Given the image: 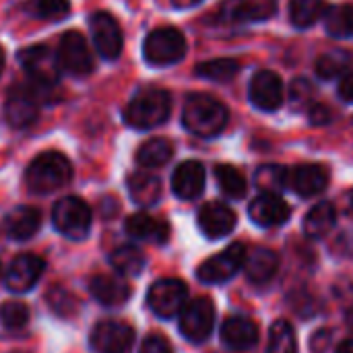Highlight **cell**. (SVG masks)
<instances>
[{
    "instance_id": "6da1fadb",
    "label": "cell",
    "mask_w": 353,
    "mask_h": 353,
    "mask_svg": "<svg viewBox=\"0 0 353 353\" xmlns=\"http://www.w3.org/2000/svg\"><path fill=\"white\" fill-rule=\"evenodd\" d=\"M230 112L228 108L215 99L213 95L207 93H190L184 101L182 110V124L188 132L203 137V139H213L223 132L228 126Z\"/></svg>"
},
{
    "instance_id": "7a4b0ae2",
    "label": "cell",
    "mask_w": 353,
    "mask_h": 353,
    "mask_svg": "<svg viewBox=\"0 0 353 353\" xmlns=\"http://www.w3.org/2000/svg\"><path fill=\"white\" fill-rule=\"evenodd\" d=\"M72 178V165L60 151L39 153L25 170V184L33 194H50L66 186Z\"/></svg>"
},
{
    "instance_id": "3957f363",
    "label": "cell",
    "mask_w": 353,
    "mask_h": 353,
    "mask_svg": "<svg viewBox=\"0 0 353 353\" xmlns=\"http://www.w3.org/2000/svg\"><path fill=\"white\" fill-rule=\"evenodd\" d=\"M172 112V97L165 89L149 87L139 91L124 110V120L137 130H151L161 126Z\"/></svg>"
},
{
    "instance_id": "277c9868",
    "label": "cell",
    "mask_w": 353,
    "mask_h": 353,
    "mask_svg": "<svg viewBox=\"0 0 353 353\" xmlns=\"http://www.w3.org/2000/svg\"><path fill=\"white\" fill-rule=\"evenodd\" d=\"M91 209L79 196H64L52 209V223L54 228L68 240L81 242L89 236L91 230Z\"/></svg>"
},
{
    "instance_id": "5b68a950",
    "label": "cell",
    "mask_w": 353,
    "mask_h": 353,
    "mask_svg": "<svg viewBox=\"0 0 353 353\" xmlns=\"http://www.w3.org/2000/svg\"><path fill=\"white\" fill-rule=\"evenodd\" d=\"M143 56L151 66H172L186 56V39L176 27H157L145 37Z\"/></svg>"
},
{
    "instance_id": "8992f818",
    "label": "cell",
    "mask_w": 353,
    "mask_h": 353,
    "mask_svg": "<svg viewBox=\"0 0 353 353\" xmlns=\"http://www.w3.org/2000/svg\"><path fill=\"white\" fill-rule=\"evenodd\" d=\"M19 62L35 87L48 89V87L58 85L62 68H60L58 56L52 48H48L43 43L29 46L19 52Z\"/></svg>"
},
{
    "instance_id": "52a82bcc",
    "label": "cell",
    "mask_w": 353,
    "mask_h": 353,
    "mask_svg": "<svg viewBox=\"0 0 353 353\" xmlns=\"http://www.w3.org/2000/svg\"><path fill=\"white\" fill-rule=\"evenodd\" d=\"M246 254H248L246 246L240 242H234L225 250H221L219 254H213L211 259H207L199 267L196 275L203 283H209V285L225 283L232 277H236L240 269H244Z\"/></svg>"
},
{
    "instance_id": "ba28073f",
    "label": "cell",
    "mask_w": 353,
    "mask_h": 353,
    "mask_svg": "<svg viewBox=\"0 0 353 353\" xmlns=\"http://www.w3.org/2000/svg\"><path fill=\"white\" fill-rule=\"evenodd\" d=\"M215 327V306L209 298H194L186 302L180 312V333L192 341L203 343Z\"/></svg>"
},
{
    "instance_id": "9c48e42d",
    "label": "cell",
    "mask_w": 353,
    "mask_h": 353,
    "mask_svg": "<svg viewBox=\"0 0 353 353\" xmlns=\"http://www.w3.org/2000/svg\"><path fill=\"white\" fill-rule=\"evenodd\" d=\"M56 56L60 68L72 77H87L95 68V60L89 50V43L79 31H68L62 35Z\"/></svg>"
},
{
    "instance_id": "30bf717a",
    "label": "cell",
    "mask_w": 353,
    "mask_h": 353,
    "mask_svg": "<svg viewBox=\"0 0 353 353\" xmlns=\"http://www.w3.org/2000/svg\"><path fill=\"white\" fill-rule=\"evenodd\" d=\"M188 300L186 283L180 279H159L147 294V306L159 319H174L182 312Z\"/></svg>"
},
{
    "instance_id": "8fae6325",
    "label": "cell",
    "mask_w": 353,
    "mask_h": 353,
    "mask_svg": "<svg viewBox=\"0 0 353 353\" xmlns=\"http://www.w3.org/2000/svg\"><path fill=\"white\" fill-rule=\"evenodd\" d=\"M95 353H128L134 345V329L122 321H101L89 337Z\"/></svg>"
},
{
    "instance_id": "7c38bea8",
    "label": "cell",
    "mask_w": 353,
    "mask_h": 353,
    "mask_svg": "<svg viewBox=\"0 0 353 353\" xmlns=\"http://www.w3.org/2000/svg\"><path fill=\"white\" fill-rule=\"evenodd\" d=\"M89 27H91V37H93L97 54L105 60H116L122 54V46H124V37H122V29L118 21L110 12L99 10L91 14Z\"/></svg>"
},
{
    "instance_id": "4fadbf2b",
    "label": "cell",
    "mask_w": 353,
    "mask_h": 353,
    "mask_svg": "<svg viewBox=\"0 0 353 353\" xmlns=\"http://www.w3.org/2000/svg\"><path fill=\"white\" fill-rule=\"evenodd\" d=\"M4 116L12 128H29L39 116V99L31 87H12L4 101Z\"/></svg>"
},
{
    "instance_id": "5bb4252c",
    "label": "cell",
    "mask_w": 353,
    "mask_h": 353,
    "mask_svg": "<svg viewBox=\"0 0 353 353\" xmlns=\"http://www.w3.org/2000/svg\"><path fill=\"white\" fill-rule=\"evenodd\" d=\"M277 12V0H225L219 8L225 23H261Z\"/></svg>"
},
{
    "instance_id": "9a60e30c",
    "label": "cell",
    "mask_w": 353,
    "mask_h": 353,
    "mask_svg": "<svg viewBox=\"0 0 353 353\" xmlns=\"http://www.w3.org/2000/svg\"><path fill=\"white\" fill-rule=\"evenodd\" d=\"M252 105L263 112H275L283 103V81L273 70H259L248 87Z\"/></svg>"
},
{
    "instance_id": "2e32d148",
    "label": "cell",
    "mask_w": 353,
    "mask_h": 353,
    "mask_svg": "<svg viewBox=\"0 0 353 353\" xmlns=\"http://www.w3.org/2000/svg\"><path fill=\"white\" fill-rule=\"evenodd\" d=\"M327 186H329V170L321 163H302L288 170V188H292L302 199L316 196Z\"/></svg>"
},
{
    "instance_id": "e0dca14e",
    "label": "cell",
    "mask_w": 353,
    "mask_h": 353,
    "mask_svg": "<svg viewBox=\"0 0 353 353\" xmlns=\"http://www.w3.org/2000/svg\"><path fill=\"white\" fill-rule=\"evenodd\" d=\"M43 273V261L35 254H19L8 265L4 283L12 294H27L39 281Z\"/></svg>"
},
{
    "instance_id": "ac0fdd59",
    "label": "cell",
    "mask_w": 353,
    "mask_h": 353,
    "mask_svg": "<svg viewBox=\"0 0 353 353\" xmlns=\"http://www.w3.org/2000/svg\"><path fill=\"white\" fill-rule=\"evenodd\" d=\"M236 223H238L236 213L219 201H211L203 205L199 211V228L209 240H219L230 236Z\"/></svg>"
},
{
    "instance_id": "d6986e66",
    "label": "cell",
    "mask_w": 353,
    "mask_h": 353,
    "mask_svg": "<svg viewBox=\"0 0 353 353\" xmlns=\"http://www.w3.org/2000/svg\"><path fill=\"white\" fill-rule=\"evenodd\" d=\"M248 215L261 228H277V225H283L292 217V209L279 194L263 192L250 203Z\"/></svg>"
},
{
    "instance_id": "ffe728a7",
    "label": "cell",
    "mask_w": 353,
    "mask_h": 353,
    "mask_svg": "<svg viewBox=\"0 0 353 353\" xmlns=\"http://www.w3.org/2000/svg\"><path fill=\"white\" fill-rule=\"evenodd\" d=\"M205 165L201 161H182L172 176V190L178 199L182 201H192L199 199L205 190Z\"/></svg>"
},
{
    "instance_id": "44dd1931",
    "label": "cell",
    "mask_w": 353,
    "mask_h": 353,
    "mask_svg": "<svg viewBox=\"0 0 353 353\" xmlns=\"http://www.w3.org/2000/svg\"><path fill=\"white\" fill-rule=\"evenodd\" d=\"M89 292L99 304L108 308H120L122 304L130 300V294H132L130 285L120 275H112V273L95 275L89 281Z\"/></svg>"
},
{
    "instance_id": "7402d4cb",
    "label": "cell",
    "mask_w": 353,
    "mask_h": 353,
    "mask_svg": "<svg viewBox=\"0 0 353 353\" xmlns=\"http://www.w3.org/2000/svg\"><path fill=\"white\" fill-rule=\"evenodd\" d=\"M221 339L228 347L244 352L256 345L259 341V327L254 321L246 316H230L221 327Z\"/></svg>"
},
{
    "instance_id": "603a6c76",
    "label": "cell",
    "mask_w": 353,
    "mask_h": 353,
    "mask_svg": "<svg viewBox=\"0 0 353 353\" xmlns=\"http://www.w3.org/2000/svg\"><path fill=\"white\" fill-rule=\"evenodd\" d=\"M4 228H6L8 238H12L17 242H25V240L33 238L39 232V228H41V213L35 207H27V205L14 207L6 215Z\"/></svg>"
},
{
    "instance_id": "cb8c5ba5",
    "label": "cell",
    "mask_w": 353,
    "mask_h": 353,
    "mask_svg": "<svg viewBox=\"0 0 353 353\" xmlns=\"http://www.w3.org/2000/svg\"><path fill=\"white\" fill-rule=\"evenodd\" d=\"M126 234L134 240H143V242H155V244H163L170 238V228L165 221L155 219L147 213H134L126 219L124 225Z\"/></svg>"
},
{
    "instance_id": "d4e9b609",
    "label": "cell",
    "mask_w": 353,
    "mask_h": 353,
    "mask_svg": "<svg viewBox=\"0 0 353 353\" xmlns=\"http://www.w3.org/2000/svg\"><path fill=\"white\" fill-rule=\"evenodd\" d=\"M279 269V256L271 248H256L252 254H246L244 273L248 281L263 285L269 283Z\"/></svg>"
},
{
    "instance_id": "484cf974",
    "label": "cell",
    "mask_w": 353,
    "mask_h": 353,
    "mask_svg": "<svg viewBox=\"0 0 353 353\" xmlns=\"http://www.w3.org/2000/svg\"><path fill=\"white\" fill-rule=\"evenodd\" d=\"M128 194L139 207H151L161 199V182L153 174L137 172L128 178Z\"/></svg>"
},
{
    "instance_id": "4316f807",
    "label": "cell",
    "mask_w": 353,
    "mask_h": 353,
    "mask_svg": "<svg viewBox=\"0 0 353 353\" xmlns=\"http://www.w3.org/2000/svg\"><path fill=\"white\" fill-rule=\"evenodd\" d=\"M335 223H337V211H335V207L331 203L323 201V203L314 205L308 211V215L304 219V232H306L308 238L319 240V238H325L335 228Z\"/></svg>"
},
{
    "instance_id": "83f0119b",
    "label": "cell",
    "mask_w": 353,
    "mask_h": 353,
    "mask_svg": "<svg viewBox=\"0 0 353 353\" xmlns=\"http://www.w3.org/2000/svg\"><path fill=\"white\" fill-rule=\"evenodd\" d=\"M174 157V145L168 139L155 137L143 143L137 151V163L143 168H161Z\"/></svg>"
},
{
    "instance_id": "f1b7e54d",
    "label": "cell",
    "mask_w": 353,
    "mask_h": 353,
    "mask_svg": "<svg viewBox=\"0 0 353 353\" xmlns=\"http://www.w3.org/2000/svg\"><path fill=\"white\" fill-rule=\"evenodd\" d=\"M325 29L331 37H353V4H337L325 10Z\"/></svg>"
},
{
    "instance_id": "f546056e",
    "label": "cell",
    "mask_w": 353,
    "mask_h": 353,
    "mask_svg": "<svg viewBox=\"0 0 353 353\" xmlns=\"http://www.w3.org/2000/svg\"><path fill=\"white\" fill-rule=\"evenodd\" d=\"M238 72H240V62L234 58H215V60L201 62L196 66V77L215 81V83H228Z\"/></svg>"
},
{
    "instance_id": "4dcf8cb0",
    "label": "cell",
    "mask_w": 353,
    "mask_h": 353,
    "mask_svg": "<svg viewBox=\"0 0 353 353\" xmlns=\"http://www.w3.org/2000/svg\"><path fill=\"white\" fill-rule=\"evenodd\" d=\"M110 263L120 275H139L145 269V256L137 246H120L110 254Z\"/></svg>"
},
{
    "instance_id": "1f68e13d",
    "label": "cell",
    "mask_w": 353,
    "mask_h": 353,
    "mask_svg": "<svg viewBox=\"0 0 353 353\" xmlns=\"http://www.w3.org/2000/svg\"><path fill=\"white\" fill-rule=\"evenodd\" d=\"M325 14V0H290V19L294 27H312Z\"/></svg>"
},
{
    "instance_id": "d6a6232c",
    "label": "cell",
    "mask_w": 353,
    "mask_h": 353,
    "mask_svg": "<svg viewBox=\"0 0 353 353\" xmlns=\"http://www.w3.org/2000/svg\"><path fill=\"white\" fill-rule=\"evenodd\" d=\"M215 178H217V184L221 188V192L230 199H244L246 190H248V182L244 178V174L234 168V165H217L215 168Z\"/></svg>"
},
{
    "instance_id": "836d02e7",
    "label": "cell",
    "mask_w": 353,
    "mask_h": 353,
    "mask_svg": "<svg viewBox=\"0 0 353 353\" xmlns=\"http://www.w3.org/2000/svg\"><path fill=\"white\" fill-rule=\"evenodd\" d=\"M352 66V56L345 50H331L316 60V74L325 81L343 77Z\"/></svg>"
},
{
    "instance_id": "e575fe53",
    "label": "cell",
    "mask_w": 353,
    "mask_h": 353,
    "mask_svg": "<svg viewBox=\"0 0 353 353\" xmlns=\"http://www.w3.org/2000/svg\"><path fill=\"white\" fill-rule=\"evenodd\" d=\"M267 353H298V335L292 323L277 321L269 331Z\"/></svg>"
},
{
    "instance_id": "d590c367",
    "label": "cell",
    "mask_w": 353,
    "mask_h": 353,
    "mask_svg": "<svg viewBox=\"0 0 353 353\" xmlns=\"http://www.w3.org/2000/svg\"><path fill=\"white\" fill-rule=\"evenodd\" d=\"M25 10L43 21H60L70 12V0H27Z\"/></svg>"
},
{
    "instance_id": "8d00e7d4",
    "label": "cell",
    "mask_w": 353,
    "mask_h": 353,
    "mask_svg": "<svg viewBox=\"0 0 353 353\" xmlns=\"http://www.w3.org/2000/svg\"><path fill=\"white\" fill-rule=\"evenodd\" d=\"M256 186L263 192H275L281 188H288V168L283 165H263L259 168L256 176H254Z\"/></svg>"
},
{
    "instance_id": "74e56055",
    "label": "cell",
    "mask_w": 353,
    "mask_h": 353,
    "mask_svg": "<svg viewBox=\"0 0 353 353\" xmlns=\"http://www.w3.org/2000/svg\"><path fill=\"white\" fill-rule=\"evenodd\" d=\"M46 300L58 316H72L79 310V302H77L74 294L66 288H60V285H54L48 292Z\"/></svg>"
},
{
    "instance_id": "f35d334b",
    "label": "cell",
    "mask_w": 353,
    "mask_h": 353,
    "mask_svg": "<svg viewBox=\"0 0 353 353\" xmlns=\"http://www.w3.org/2000/svg\"><path fill=\"white\" fill-rule=\"evenodd\" d=\"M314 99V87L310 81L306 79H294V83L290 85V101L296 110H304L308 105H312Z\"/></svg>"
},
{
    "instance_id": "ab89813d",
    "label": "cell",
    "mask_w": 353,
    "mask_h": 353,
    "mask_svg": "<svg viewBox=\"0 0 353 353\" xmlns=\"http://www.w3.org/2000/svg\"><path fill=\"white\" fill-rule=\"evenodd\" d=\"M2 321H4L6 329L19 331V329H23L27 325L29 312H27L25 304H21V302H6L4 308H2Z\"/></svg>"
},
{
    "instance_id": "60d3db41",
    "label": "cell",
    "mask_w": 353,
    "mask_h": 353,
    "mask_svg": "<svg viewBox=\"0 0 353 353\" xmlns=\"http://www.w3.org/2000/svg\"><path fill=\"white\" fill-rule=\"evenodd\" d=\"M308 116H310V122L314 126H327L333 122V110L325 103H312Z\"/></svg>"
},
{
    "instance_id": "b9f144b4",
    "label": "cell",
    "mask_w": 353,
    "mask_h": 353,
    "mask_svg": "<svg viewBox=\"0 0 353 353\" xmlns=\"http://www.w3.org/2000/svg\"><path fill=\"white\" fill-rule=\"evenodd\" d=\"M141 353H174L168 339H163L161 335H149L143 345H141Z\"/></svg>"
},
{
    "instance_id": "7bdbcfd3",
    "label": "cell",
    "mask_w": 353,
    "mask_h": 353,
    "mask_svg": "<svg viewBox=\"0 0 353 353\" xmlns=\"http://www.w3.org/2000/svg\"><path fill=\"white\" fill-rule=\"evenodd\" d=\"M329 345H331V333L329 331H319L310 339V347L314 353H325Z\"/></svg>"
},
{
    "instance_id": "ee69618b",
    "label": "cell",
    "mask_w": 353,
    "mask_h": 353,
    "mask_svg": "<svg viewBox=\"0 0 353 353\" xmlns=\"http://www.w3.org/2000/svg\"><path fill=\"white\" fill-rule=\"evenodd\" d=\"M339 97L345 103H353V72L345 74L343 81L339 83Z\"/></svg>"
},
{
    "instance_id": "f6af8a7d",
    "label": "cell",
    "mask_w": 353,
    "mask_h": 353,
    "mask_svg": "<svg viewBox=\"0 0 353 353\" xmlns=\"http://www.w3.org/2000/svg\"><path fill=\"white\" fill-rule=\"evenodd\" d=\"M172 2H174L176 8H190V6L199 4L201 0H172Z\"/></svg>"
},
{
    "instance_id": "bcb514c9",
    "label": "cell",
    "mask_w": 353,
    "mask_h": 353,
    "mask_svg": "<svg viewBox=\"0 0 353 353\" xmlns=\"http://www.w3.org/2000/svg\"><path fill=\"white\" fill-rule=\"evenodd\" d=\"M335 353H353V339H347V341H343L339 347H337V352Z\"/></svg>"
},
{
    "instance_id": "7dc6e473",
    "label": "cell",
    "mask_w": 353,
    "mask_h": 353,
    "mask_svg": "<svg viewBox=\"0 0 353 353\" xmlns=\"http://www.w3.org/2000/svg\"><path fill=\"white\" fill-rule=\"evenodd\" d=\"M2 70H4V50L0 48V74H2Z\"/></svg>"
},
{
    "instance_id": "c3c4849f",
    "label": "cell",
    "mask_w": 353,
    "mask_h": 353,
    "mask_svg": "<svg viewBox=\"0 0 353 353\" xmlns=\"http://www.w3.org/2000/svg\"><path fill=\"white\" fill-rule=\"evenodd\" d=\"M350 201H352V207H353V192H352V194H350Z\"/></svg>"
}]
</instances>
